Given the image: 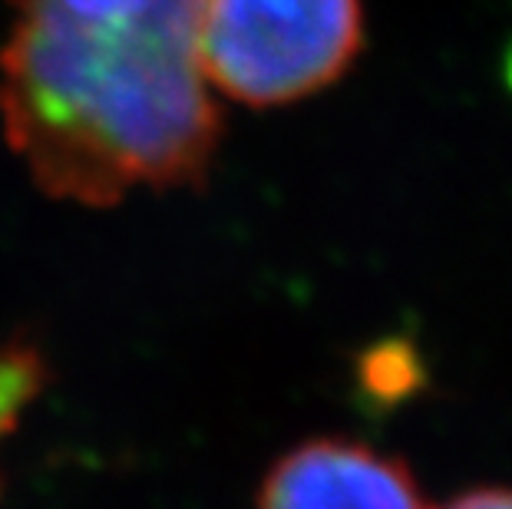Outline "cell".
I'll return each mask as SVG.
<instances>
[{
	"instance_id": "6da1fadb",
	"label": "cell",
	"mask_w": 512,
	"mask_h": 509,
	"mask_svg": "<svg viewBox=\"0 0 512 509\" xmlns=\"http://www.w3.org/2000/svg\"><path fill=\"white\" fill-rule=\"evenodd\" d=\"M14 7L0 119L47 196L106 209L136 186H199L222 136L195 53L202 0H162L110 24L53 0Z\"/></svg>"
},
{
	"instance_id": "7a4b0ae2",
	"label": "cell",
	"mask_w": 512,
	"mask_h": 509,
	"mask_svg": "<svg viewBox=\"0 0 512 509\" xmlns=\"http://www.w3.org/2000/svg\"><path fill=\"white\" fill-rule=\"evenodd\" d=\"M361 40V0H202L195 53L228 100L281 106L334 83Z\"/></svg>"
},
{
	"instance_id": "3957f363",
	"label": "cell",
	"mask_w": 512,
	"mask_h": 509,
	"mask_svg": "<svg viewBox=\"0 0 512 509\" xmlns=\"http://www.w3.org/2000/svg\"><path fill=\"white\" fill-rule=\"evenodd\" d=\"M258 509H427V503L397 457L367 443L311 440L271 467Z\"/></svg>"
},
{
	"instance_id": "277c9868",
	"label": "cell",
	"mask_w": 512,
	"mask_h": 509,
	"mask_svg": "<svg viewBox=\"0 0 512 509\" xmlns=\"http://www.w3.org/2000/svg\"><path fill=\"white\" fill-rule=\"evenodd\" d=\"M40 377L43 364L30 348L0 351V433H7L17 424L20 407L37 394Z\"/></svg>"
},
{
	"instance_id": "5b68a950",
	"label": "cell",
	"mask_w": 512,
	"mask_h": 509,
	"mask_svg": "<svg viewBox=\"0 0 512 509\" xmlns=\"http://www.w3.org/2000/svg\"><path fill=\"white\" fill-rule=\"evenodd\" d=\"M367 384L377 394H397L413 384V354L403 348H380L367 357Z\"/></svg>"
},
{
	"instance_id": "8992f818",
	"label": "cell",
	"mask_w": 512,
	"mask_h": 509,
	"mask_svg": "<svg viewBox=\"0 0 512 509\" xmlns=\"http://www.w3.org/2000/svg\"><path fill=\"white\" fill-rule=\"evenodd\" d=\"M53 4L67 10L70 17L100 20V24H110V20H136V17H146L149 10H156L162 4V0H53Z\"/></svg>"
},
{
	"instance_id": "52a82bcc",
	"label": "cell",
	"mask_w": 512,
	"mask_h": 509,
	"mask_svg": "<svg viewBox=\"0 0 512 509\" xmlns=\"http://www.w3.org/2000/svg\"><path fill=\"white\" fill-rule=\"evenodd\" d=\"M443 509H512V490L503 486H486V490H470L456 496L450 506Z\"/></svg>"
},
{
	"instance_id": "ba28073f",
	"label": "cell",
	"mask_w": 512,
	"mask_h": 509,
	"mask_svg": "<svg viewBox=\"0 0 512 509\" xmlns=\"http://www.w3.org/2000/svg\"><path fill=\"white\" fill-rule=\"evenodd\" d=\"M503 73H506V83H509V90H512V43H509V50H506V60H503Z\"/></svg>"
}]
</instances>
